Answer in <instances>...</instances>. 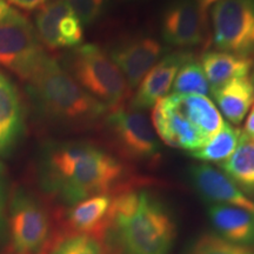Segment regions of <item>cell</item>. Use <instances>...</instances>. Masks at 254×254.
<instances>
[{
  "instance_id": "52a82bcc",
  "label": "cell",
  "mask_w": 254,
  "mask_h": 254,
  "mask_svg": "<svg viewBox=\"0 0 254 254\" xmlns=\"http://www.w3.org/2000/svg\"><path fill=\"white\" fill-rule=\"evenodd\" d=\"M214 46L253 59L254 0H221L211 7Z\"/></svg>"
},
{
  "instance_id": "e0dca14e",
  "label": "cell",
  "mask_w": 254,
  "mask_h": 254,
  "mask_svg": "<svg viewBox=\"0 0 254 254\" xmlns=\"http://www.w3.org/2000/svg\"><path fill=\"white\" fill-rule=\"evenodd\" d=\"M171 103L208 140L224 126V119L214 103L206 95L171 94Z\"/></svg>"
},
{
  "instance_id": "f546056e",
  "label": "cell",
  "mask_w": 254,
  "mask_h": 254,
  "mask_svg": "<svg viewBox=\"0 0 254 254\" xmlns=\"http://www.w3.org/2000/svg\"><path fill=\"white\" fill-rule=\"evenodd\" d=\"M195 1H196V4L199 5V7L201 8L205 13H207L209 7H212L215 2L221 1V0H195Z\"/></svg>"
},
{
  "instance_id": "44dd1931",
  "label": "cell",
  "mask_w": 254,
  "mask_h": 254,
  "mask_svg": "<svg viewBox=\"0 0 254 254\" xmlns=\"http://www.w3.org/2000/svg\"><path fill=\"white\" fill-rule=\"evenodd\" d=\"M221 168L243 192H254V140L244 134L234 153L221 163Z\"/></svg>"
},
{
  "instance_id": "5bb4252c",
  "label": "cell",
  "mask_w": 254,
  "mask_h": 254,
  "mask_svg": "<svg viewBox=\"0 0 254 254\" xmlns=\"http://www.w3.org/2000/svg\"><path fill=\"white\" fill-rule=\"evenodd\" d=\"M190 52L168 53L163 57L150 71L146 73L131 99L132 107L138 110H146L153 107L159 100L165 98L172 87L176 75L182 65L190 57Z\"/></svg>"
},
{
  "instance_id": "cb8c5ba5",
  "label": "cell",
  "mask_w": 254,
  "mask_h": 254,
  "mask_svg": "<svg viewBox=\"0 0 254 254\" xmlns=\"http://www.w3.org/2000/svg\"><path fill=\"white\" fill-rule=\"evenodd\" d=\"M187 254H254V249L230 243L214 234H205L193 244Z\"/></svg>"
},
{
  "instance_id": "2e32d148",
  "label": "cell",
  "mask_w": 254,
  "mask_h": 254,
  "mask_svg": "<svg viewBox=\"0 0 254 254\" xmlns=\"http://www.w3.org/2000/svg\"><path fill=\"white\" fill-rule=\"evenodd\" d=\"M113 196L98 194L77 202L66 212V222L75 234L93 237L111 224Z\"/></svg>"
},
{
  "instance_id": "603a6c76",
  "label": "cell",
  "mask_w": 254,
  "mask_h": 254,
  "mask_svg": "<svg viewBox=\"0 0 254 254\" xmlns=\"http://www.w3.org/2000/svg\"><path fill=\"white\" fill-rule=\"evenodd\" d=\"M174 94L206 95L209 92V85L202 71L200 63L194 57L187 58L178 71L173 82Z\"/></svg>"
},
{
  "instance_id": "7a4b0ae2",
  "label": "cell",
  "mask_w": 254,
  "mask_h": 254,
  "mask_svg": "<svg viewBox=\"0 0 254 254\" xmlns=\"http://www.w3.org/2000/svg\"><path fill=\"white\" fill-rule=\"evenodd\" d=\"M26 82L27 94L38 112L59 125L87 128L104 119L110 111L52 57L46 56Z\"/></svg>"
},
{
  "instance_id": "ac0fdd59",
  "label": "cell",
  "mask_w": 254,
  "mask_h": 254,
  "mask_svg": "<svg viewBox=\"0 0 254 254\" xmlns=\"http://www.w3.org/2000/svg\"><path fill=\"white\" fill-rule=\"evenodd\" d=\"M212 224L220 237L241 246L254 245V213L246 209L213 204L208 209Z\"/></svg>"
},
{
  "instance_id": "ffe728a7",
  "label": "cell",
  "mask_w": 254,
  "mask_h": 254,
  "mask_svg": "<svg viewBox=\"0 0 254 254\" xmlns=\"http://www.w3.org/2000/svg\"><path fill=\"white\" fill-rule=\"evenodd\" d=\"M200 65L212 87L232 79L247 77L253 66V59L226 51H206L200 58Z\"/></svg>"
},
{
  "instance_id": "4dcf8cb0",
  "label": "cell",
  "mask_w": 254,
  "mask_h": 254,
  "mask_svg": "<svg viewBox=\"0 0 254 254\" xmlns=\"http://www.w3.org/2000/svg\"><path fill=\"white\" fill-rule=\"evenodd\" d=\"M9 8H11V6L8 5V2L6 0H0V19L7 13Z\"/></svg>"
},
{
  "instance_id": "9a60e30c",
  "label": "cell",
  "mask_w": 254,
  "mask_h": 254,
  "mask_svg": "<svg viewBox=\"0 0 254 254\" xmlns=\"http://www.w3.org/2000/svg\"><path fill=\"white\" fill-rule=\"evenodd\" d=\"M25 127L24 105L17 85L0 71V157L13 150Z\"/></svg>"
},
{
  "instance_id": "d4e9b609",
  "label": "cell",
  "mask_w": 254,
  "mask_h": 254,
  "mask_svg": "<svg viewBox=\"0 0 254 254\" xmlns=\"http://www.w3.org/2000/svg\"><path fill=\"white\" fill-rule=\"evenodd\" d=\"M50 254H106L93 237L74 234L59 241Z\"/></svg>"
},
{
  "instance_id": "5b68a950",
  "label": "cell",
  "mask_w": 254,
  "mask_h": 254,
  "mask_svg": "<svg viewBox=\"0 0 254 254\" xmlns=\"http://www.w3.org/2000/svg\"><path fill=\"white\" fill-rule=\"evenodd\" d=\"M104 131L123 158L132 161H153L160 154V144L147 114L131 105L109 111Z\"/></svg>"
},
{
  "instance_id": "9c48e42d",
  "label": "cell",
  "mask_w": 254,
  "mask_h": 254,
  "mask_svg": "<svg viewBox=\"0 0 254 254\" xmlns=\"http://www.w3.org/2000/svg\"><path fill=\"white\" fill-rule=\"evenodd\" d=\"M36 31L41 45L51 51L81 45L84 30L66 0H47L38 8Z\"/></svg>"
},
{
  "instance_id": "484cf974",
  "label": "cell",
  "mask_w": 254,
  "mask_h": 254,
  "mask_svg": "<svg viewBox=\"0 0 254 254\" xmlns=\"http://www.w3.org/2000/svg\"><path fill=\"white\" fill-rule=\"evenodd\" d=\"M82 25H91L104 13L106 0H66Z\"/></svg>"
},
{
  "instance_id": "30bf717a",
  "label": "cell",
  "mask_w": 254,
  "mask_h": 254,
  "mask_svg": "<svg viewBox=\"0 0 254 254\" xmlns=\"http://www.w3.org/2000/svg\"><path fill=\"white\" fill-rule=\"evenodd\" d=\"M208 18L195 0H172L161 17V36L176 47H190L207 39Z\"/></svg>"
},
{
  "instance_id": "4316f807",
  "label": "cell",
  "mask_w": 254,
  "mask_h": 254,
  "mask_svg": "<svg viewBox=\"0 0 254 254\" xmlns=\"http://www.w3.org/2000/svg\"><path fill=\"white\" fill-rule=\"evenodd\" d=\"M5 208H6V179L5 168L0 161V233L5 222Z\"/></svg>"
},
{
  "instance_id": "7c38bea8",
  "label": "cell",
  "mask_w": 254,
  "mask_h": 254,
  "mask_svg": "<svg viewBox=\"0 0 254 254\" xmlns=\"http://www.w3.org/2000/svg\"><path fill=\"white\" fill-rule=\"evenodd\" d=\"M152 124L157 135L171 147L193 152L207 141L195 126L174 109L168 95L154 105Z\"/></svg>"
},
{
  "instance_id": "3957f363",
  "label": "cell",
  "mask_w": 254,
  "mask_h": 254,
  "mask_svg": "<svg viewBox=\"0 0 254 254\" xmlns=\"http://www.w3.org/2000/svg\"><path fill=\"white\" fill-rule=\"evenodd\" d=\"M110 226L126 254H168L176 238L170 212L145 190H124L113 196Z\"/></svg>"
},
{
  "instance_id": "6da1fadb",
  "label": "cell",
  "mask_w": 254,
  "mask_h": 254,
  "mask_svg": "<svg viewBox=\"0 0 254 254\" xmlns=\"http://www.w3.org/2000/svg\"><path fill=\"white\" fill-rule=\"evenodd\" d=\"M124 177L122 161L87 142L53 146L43 165L44 185L69 205L106 194Z\"/></svg>"
},
{
  "instance_id": "1f68e13d",
  "label": "cell",
  "mask_w": 254,
  "mask_h": 254,
  "mask_svg": "<svg viewBox=\"0 0 254 254\" xmlns=\"http://www.w3.org/2000/svg\"><path fill=\"white\" fill-rule=\"evenodd\" d=\"M251 82H252L253 90H254V69H253V74H252V79H251Z\"/></svg>"
},
{
  "instance_id": "7402d4cb",
  "label": "cell",
  "mask_w": 254,
  "mask_h": 254,
  "mask_svg": "<svg viewBox=\"0 0 254 254\" xmlns=\"http://www.w3.org/2000/svg\"><path fill=\"white\" fill-rule=\"evenodd\" d=\"M243 138L241 129L225 123L220 131L211 136L201 147L190 152V157L205 163H224L234 153Z\"/></svg>"
},
{
  "instance_id": "ba28073f",
  "label": "cell",
  "mask_w": 254,
  "mask_h": 254,
  "mask_svg": "<svg viewBox=\"0 0 254 254\" xmlns=\"http://www.w3.org/2000/svg\"><path fill=\"white\" fill-rule=\"evenodd\" d=\"M9 233L17 254H37L50 236V219L45 208L24 190L13 194L9 207Z\"/></svg>"
},
{
  "instance_id": "83f0119b",
  "label": "cell",
  "mask_w": 254,
  "mask_h": 254,
  "mask_svg": "<svg viewBox=\"0 0 254 254\" xmlns=\"http://www.w3.org/2000/svg\"><path fill=\"white\" fill-rule=\"evenodd\" d=\"M9 4L17 6V7L25 9V11H33L43 6L47 0H7Z\"/></svg>"
},
{
  "instance_id": "8992f818",
  "label": "cell",
  "mask_w": 254,
  "mask_h": 254,
  "mask_svg": "<svg viewBox=\"0 0 254 254\" xmlns=\"http://www.w3.org/2000/svg\"><path fill=\"white\" fill-rule=\"evenodd\" d=\"M46 56L30 19L9 8L0 19V66L26 82Z\"/></svg>"
},
{
  "instance_id": "d6986e66",
  "label": "cell",
  "mask_w": 254,
  "mask_h": 254,
  "mask_svg": "<svg viewBox=\"0 0 254 254\" xmlns=\"http://www.w3.org/2000/svg\"><path fill=\"white\" fill-rule=\"evenodd\" d=\"M215 103L228 122L239 125L254 104L253 85L249 77L236 78L212 87Z\"/></svg>"
},
{
  "instance_id": "8fae6325",
  "label": "cell",
  "mask_w": 254,
  "mask_h": 254,
  "mask_svg": "<svg viewBox=\"0 0 254 254\" xmlns=\"http://www.w3.org/2000/svg\"><path fill=\"white\" fill-rule=\"evenodd\" d=\"M165 47L150 36L128 37L117 43L110 57L125 77L129 88L140 84L146 73L164 56Z\"/></svg>"
},
{
  "instance_id": "d6a6232c",
  "label": "cell",
  "mask_w": 254,
  "mask_h": 254,
  "mask_svg": "<svg viewBox=\"0 0 254 254\" xmlns=\"http://www.w3.org/2000/svg\"><path fill=\"white\" fill-rule=\"evenodd\" d=\"M122 1H129V0H122Z\"/></svg>"
},
{
  "instance_id": "4fadbf2b",
  "label": "cell",
  "mask_w": 254,
  "mask_h": 254,
  "mask_svg": "<svg viewBox=\"0 0 254 254\" xmlns=\"http://www.w3.org/2000/svg\"><path fill=\"white\" fill-rule=\"evenodd\" d=\"M190 177L199 194L215 205L243 208L254 213V200L250 199L226 174L206 164L190 167Z\"/></svg>"
},
{
  "instance_id": "f1b7e54d",
  "label": "cell",
  "mask_w": 254,
  "mask_h": 254,
  "mask_svg": "<svg viewBox=\"0 0 254 254\" xmlns=\"http://www.w3.org/2000/svg\"><path fill=\"white\" fill-rule=\"evenodd\" d=\"M243 132H244V134L247 136V138L254 140V104H253L252 109H251L249 117H247L245 127H244Z\"/></svg>"
},
{
  "instance_id": "277c9868",
  "label": "cell",
  "mask_w": 254,
  "mask_h": 254,
  "mask_svg": "<svg viewBox=\"0 0 254 254\" xmlns=\"http://www.w3.org/2000/svg\"><path fill=\"white\" fill-rule=\"evenodd\" d=\"M64 68L88 94L106 105L109 110L124 106L131 94L116 63L95 44L74 47L66 57Z\"/></svg>"
}]
</instances>
